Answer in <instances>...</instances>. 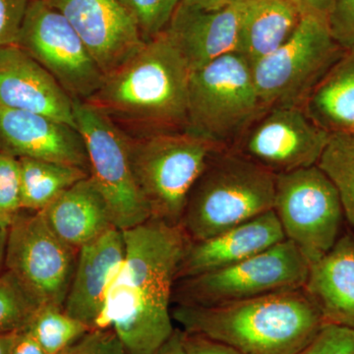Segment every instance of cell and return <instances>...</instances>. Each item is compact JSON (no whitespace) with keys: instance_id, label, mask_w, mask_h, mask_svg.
<instances>
[{"instance_id":"obj_1","label":"cell","mask_w":354,"mask_h":354,"mask_svg":"<svg viewBox=\"0 0 354 354\" xmlns=\"http://www.w3.org/2000/svg\"><path fill=\"white\" fill-rule=\"evenodd\" d=\"M125 255L106 291L97 329L114 330L128 354H153L176 330L172 292L189 239L150 218L123 230Z\"/></svg>"},{"instance_id":"obj_2","label":"cell","mask_w":354,"mask_h":354,"mask_svg":"<svg viewBox=\"0 0 354 354\" xmlns=\"http://www.w3.org/2000/svg\"><path fill=\"white\" fill-rule=\"evenodd\" d=\"M190 73L165 30L104 75L86 102L130 137L183 131Z\"/></svg>"},{"instance_id":"obj_3","label":"cell","mask_w":354,"mask_h":354,"mask_svg":"<svg viewBox=\"0 0 354 354\" xmlns=\"http://www.w3.org/2000/svg\"><path fill=\"white\" fill-rule=\"evenodd\" d=\"M171 316L181 330L243 354H297L326 324L304 288L221 306L172 305Z\"/></svg>"},{"instance_id":"obj_4","label":"cell","mask_w":354,"mask_h":354,"mask_svg":"<svg viewBox=\"0 0 354 354\" xmlns=\"http://www.w3.org/2000/svg\"><path fill=\"white\" fill-rule=\"evenodd\" d=\"M274 183L271 172L218 149L191 188L179 227L199 241L272 211Z\"/></svg>"},{"instance_id":"obj_5","label":"cell","mask_w":354,"mask_h":354,"mask_svg":"<svg viewBox=\"0 0 354 354\" xmlns=\"http://www.w3.org/2000/svg\"><path fill=\"white\" fill-rule=\"evenodd\" d=\"M127 142L133 176L151 218L179 227L191 188L220 148L186 130L127 135Z\"/></svg>"},{"instance_id":"obj_6","label":"cell","mask_w":354,"mask_h":354,"mask_svg":"<svg viewBox=\"0 0 354 354\" xmlns=\"http://www.w3.org/2000/svg\"><path fill=\"white\" fill-rule=\"evenodd\" d=\"M267 109L251 65L227 53L190 73L186 131L220 149H230Z\"/></svg>"},{"instance_id":"obj_7","label":"cell","mask_w":354,"mask_h":354,"mask_svg":"<svg viewBox=\"0 0 354 354\" xmlns=\"http://www.w3.org/2000/svg\"><path fill=\"white\" fill-rule=\"evenodd\" d=\"M310 269L297 246L283 241L236 264L177 279L172 305L215 307L304 288Z\"/></svg>"},{"instance_id":"obj_8","label":"cell","mask_w":354,"mask_h":354,"mask_svg":"<svg viewBox=\"0 0 354 354\" xmlns=\"http://www.w3.org/2000/svg\"><path fill=\"white\" fill-rule=\"evenodd\" d=\"M330 34L327 19L306 12L288 41L251 65L266 108L301 106L317 84L346 53Z\"/></svg>"},{"instance_id":"obj_9","label":"cell","mask_w":354,"mask_h":354,"mask_svg":"<svg viewBox=\"0 0 354 354\" xmlns=\"http://www.w3.org/2000/svg\"><path fill=\"white\" fill-rule=\"evenodd\" d=\"M272 211L286 241L310 265L329 252L342 234L339 191L318 165L276 176Z\"/></svg>"},{"instance_id":"obj_10","label":"cell","mask_w":354,"mask_h":354,"mask_svg":"<svg viewBox=\"0 0 354 354\" xmlns=\"http://www.w3.org/2000/svg\"><path fill=\"white\" fill-rule=\"evenodd\" d=\"M73 111L91 178L106 199L114 227L123 232L145 223L151 214L133 176L127 135L86 102L73 100Z\"/></svg>"},{"instance_id":"obj_11","label":"cell","mask_w":354,"mask_h":354,"mask_svg":"<svg viewBox=\"0 0 354 354\" xmlns=\"http://www.w3.org/2000/svg\"><path fill=\"white\" fill-rule=\"evenodd\" d=\"M78 251L51 230L41 212L22 211L7 230L4 269L39 305L64 307Z\"/></svg>"},{"instance_id":"obj_12","label":"cell","mask_w":354,"mask_h":354,"mask_svg":"<svg viewBox=\"0 0 354 354\" xmlns=\"http://www.w3.org/2000/svg\"><path fill=\"white\" fill-rule=\"evenodd\" d=\"M16 46L72 100L86 102L101 85L104 73L85 44L66 18L44 0H32Z\"/></svg>"},{"instance_id":"obj_13","label":"cell","mask_w":354,"mask_h":354,"mask_svg":"<svg viewBox=\"0 0 354 354\" xmlns=\"http://www.w3.org/2000/svg\"><path fill=\"white\" fill-rule=\"evenodd\" d=\"M330 138L301 106H274L227 150L279 176L318 165Z\"/></svg>"},{"instance_id":"obj_14","label":"cell","mask_w":354,"mask_h":354,"mask_svg":"<svg viewBox=\"0 0 354 354\" xmlns=\"http://www.w3.org/2000/svg\"><path fill=\"white\" fill-rule=\"evenodd\" d=\"M79 35L104 75L129 59L145 41L120 0H44Z\"/></svg>"},{"instance_id":"obj_15","label":"cell","mask_w":354,"mask_h":354,"mask_svg":"<svg viewBox=\"0 0 354 354\" xmlns=\"http://www.w3.org/2000/svg\"><path fill=\"white\" fill-rule=\"evenodd\" d=\"M0 152L76 167L90 174L79 130L41 113L0 108Z\"/></svg>"},{"instance_id":"obj_16","label":"cell","mask_w":354,"mask_h":354,"mask_svg":"<svg viewBox=\"0 0 354 354\" xmlns=\"http://www.w3.org/2000/svg\"><path fill=\"white\" fill-rule=\"evenodd\" d=\"M0 108L44 114L77 128L73 100L15 44L0 48Z\"/></svg>"},{"instance_id":"obj_17","label":"cell","mask_w":354,"mask_h":354,"mask_svg":"<svg viewBox=\"0 0 354 354\" xmlns=\"http://www.w3.org/2000/svg\"><path fill=\"white\" fill-rule=\"evenodd\" d=\"M242 6L243 1L239 0L216 10H204L180 2L165 31L190 72L236 51Z\"/></svg>"},{"instance_id":"obj_18","label":"cell","mask_w":354,"mask_h":354,"mask_svg":"<svg viewBox=\"0 0 354 354\" xmlns=\"http://www.w3.org/2000/svg\"><path fill=\"white\" fill-rule=\"evenodd\" d=\"M124 255L123 232L116 227L79 249L64 311L91 330L97 329L109 283Z\"/></svg>"},{"instance_id":"obj_19","label":"cell","mask_w":354,"mask_h":354,"mask_svg":"<svg viewBox=\"0 0 354 354\" xmlns=\"http://www.w3.org/2000/svg\"><path fill=\"white\" fill-rule=\"evenodd\" d=\"M283 241L281 223L272 209L209 239L189 241L177 279L230 267Z\"/></svg>"},{"instance_id":"obj_20","label":"cell","mask_w":354,"mask_h":354,"mask_svg":"<svg viewBox=\"0 0 354 354\" xmlns=\"http://www.w3.org/2000/svg\"><path fill=\"white\" fill-rule=\"evenodd\" d=\"M304 290L326 324L354 330V232H344L335 246L310 265Z\"/></svg>"},{"instance_id":"obj_21","label":"cell","mask_w":354,"mask_h":354,"mask_svg":"<svg viewBox=\"0 0 354 354\" xmlns=\"http://www.w3.org/2000/svg\"><path fill=\"white\" fill-rule=\"evenodd\" d=\"M41 213L51 230L76 251L115 227L106 199L90 176L64 191Z\"/></svg>"},{"instance_id":"obj_22","label":"cell","mask_w":354,"mask_h":354,"mask_svg":"<svg viewBox=\"0 0 354 354\" xmlns=\"http://www.w3.org/2000/svg\"><path fill=\"white\" fill-rule=\"evenodd\" d=\"M236 53L252 65L288 41L305 13L298 0H242Z\"/></svg>"},{"instance_id":"obj_23","label":"cell","mask_w":354,"mask_h":354,"mask_svg":"<svg viewBox=\"0 0 354 354\" xmlns=\"http://www.w3.org/2000/svg\"><path fill=\"white\" fill-rule=\"evenodd\" d=\"M302 109L330 136L354 137V48L321 79Z\"/></svg>"},{"instance_id":"obj_24","label":"cell","mask_w":354,"mask_h":354,"mask_svg":"<svg viewBox=\"0 0 354 354\" xmlns=\"http://www.w3.org/2000/svg\"><path fill=\"white\" fill-rule=\"evenodd\" d=\"M21 206L28 212L44 211L72 185L90 176L76 167L20 158Z\"/></svg>"},{"instance_id":"obj_25","label":"cell","mask_w":354,"mask_h":354,"mask_svg":"<svg viewBox=\"0 0 354 354\" xmlns=\"http://www.w3.org/2000/svg\"><path fill=\"white\" fill-rule=\"evenodd\" d=\"M48 354H59L92 330L64 307L41 305L25 329Z\"/></svg>"},{"instance_id":"obj_26","label":"cell","mask_w":354,"mask_h":354,"mask_svg":"<svg viewBox=\"0 0 354 354\" xmlns=\"http://www.w3.org/2000/svg\"><path fill=\"white\" fill-rule=\"evenodd\" d=\"M318 165L339 191L344 218L354 230V140L332 136Z\"/></svg>"},{"instance_id":"obj_27","label":"cell","mask_w":354,"mask_h":354,"mask_svg":"<svg viewBox=\"0 0 354 354\" xmlns=\"http://www.w3.org/2000/svg\"><path fill=\"white\" fill-rule=\"evenodd\" d=\"M39 306L12 272H0V335L25 330Z\"/></svg>"},{"instance_id":"obj_28","label":"cell","mask_w":354,"mask_h":354,"mask_svg":"<svg viewBox=\"0 0 354 354\" xmlns=\"http://www.w3.org/2000/svg\"><path fill=\"white\" fill-rule=\"evenodd\" d=\"M138 28L141 38L149 41L165 31L181 0H120Z\"/></svg>"},{"instance_id":"obj_29","label":"cell","mask_w":354,"mask_h":354,"mask_svg":"<svg viewBox=\"0 0 354 354\" xmlns=\"http://www.w3.org/2000/svg\"><path fill=\"white\" fill-rule=\"evenodd\" d=\"M21 211L19 160L0 152V227L8 230Z\"/></svg>"},{"instance_id":"obj_30","label":"cell","mask_w":354,"mask_h":354,"mask_svg":"<svg viewBox=\"0 0 354 354\" xmlns=\"http://www.w3.org/2000/svg\"><path fill=\"white\" fill-rule=\"evenodd\" d=\"M297 354H354V330L325 324L316 337Z\"/></svg>"},{"instance_id":"obj_31","label":"cell","mask_w":354,"mask_h":354,"mask_svg":"<svg viewBox=\"0 0 354 354\" xmlns=\"http://www.w3.org/2000/svg\"><path fill=\"white\" fill-rule=\"evenodd\" d=\"M59 354H128L111 329L90 330Z\"/></svg>"},{"instance_id":"obj_32","label":"cell","mask_w":354,"mask_h":354,"mask_svg":"<svg viewBox=\"0 0 354 354\" xmlns=\"http://www.w3.org/2000/svg\"><path fill=\"white\" fill-rule=\"evenodd\" d=\"M335 41L344 50L354 48V0H333L327 16Z\"/></svg>"},{"instance_id":"obj_33","label":"cell","mask_w":354,"mask_h":354,"mask_svg":"<svg viewBox=\"0 0 354 354\" xmlns=\"http://www.w3.org/2000/svg\"><path fill=\"white\" fill-rule=\"evenodd\" d=\"M32 0H0V48L17 44Z\"/></svg>"},{"instance_id":"obj_34","label":"cell","mask_w":354,"mask_h":354,"mask_svg":"<svg viewBox=\"0 0 354 354\" xmlns=\"http://www.w3.org/2000/svg\"><path fill=\"white\" fill-rule=\"evenodd\" d=\"M183 346L187 354H243L225 342L204 335L183 330Z\"/></svg>"},{"instance_id":"obj_35","label":"cell","mask_w":354,"mask_h":354,"mask_svg":"<svg viewBox=\"0 0 354 354\" xmlns=\"http://www.w3.org/2000/svg\"><path fill=\"white\" fill-rule=\"evenodd\" d=\"M11 354H48L26 330L18 332Z\"/></svg>"},{"instance_id":"obj_36","label":"cell","mask_w":354,"mask_h":354,"mask_svg":"<svg viewBox=\"0 0 354 354\" xmlns=\"http://www.w3.org/2000/svg\"><path fill=\"white\" fill-rule=\"evenodd\" d=\"M183 337V330L176 328L169 339L153 354H187L184 348Z\"/></svg>"},{"instance_id":"obj_37","label":"cell","mask_w":354,"mask_h":354,"mask_svg":"<svg viewBox=\"0 0 354 354\" xmlns=\"http://www.w3.org/2000/svg\"><path fill=\"white\" fill-rule=\"evenodd\" d=\"M239 0H181L184 6L204 9V10H216L234 3Z\"/></svg>"},{"instance_id":"obj_38","label":"cell","mask_w":354,"mask_h":354,"mask_svg":"<svg viewBox=\"0 0 354 354\" xmlns=\"http://www.w3.org/2000/svg\"><path fill=\"white\" fill-rule=\"evenodd\" d=\"M306 12L318 14L327 19L333 0H298Z\"/></svg>"},{"instance_id":"obj_39","label":"cell","mask_w":354,"mask_h":354,"mask_svg":"<svg viewBox=\"0 0 354 354\" xmlns=\"http://www.w3.org/2000/svg\"><path fill=\"white\" fill-rule=\"evenodd\" d=\"M17 334L0 335V354H11Z\"/></svg>"},{"instance_id":"obj_40","label":"cell","mask_w":354,"mask_h":354,"mask_svg":"<svg viewBox=\"0 0 354 354\" xmlns=\"http://www.w3.org/2000/svg\"><path fill=\"white\" fill-rule=\"evenodd\" d=\"M7 241V230L0 227V272L4 271V261H6V250Z\"/></svg>"},{"instance_id":"obj_41","label":"cell","mask_w":354,"mask_h":354,"mask_svg":"<svg viewBox=\"0 0 354 354\" xmlns=\"http://www.w3.org/2000/svg\"><path fill=\"white\" fill-rule=\"evenodd\" d=\"M351 138H353L354 140V137H351Z\"/></svg>"}]
</instances>
